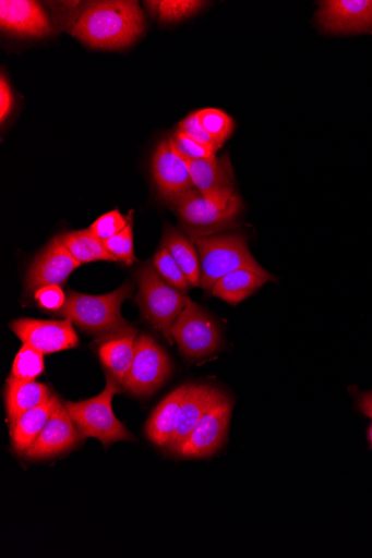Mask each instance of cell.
<instances>
[{
  "label": "cell",
  "instance_id": "cell-22",
  "mask_svg": "<svg viewBox=\"0 0 372 558\" xmlns=\"http://www.w3.org/2000/svg\"><path fill=\"white\" fill-rule=\"evenodd\" d=\"M269 281L268 278L256 272L240 269L218 280L215 286L212 287L211 294L230 304H238Z\"/></svg>",
  "mask_w": 372,
  "mask_h": 558
},
{
  "label": "cell",
  "instance_id": "cell-16",
  "mask_svg": "<svg viewBox=\"0 0 372 558\" xmlns=\"http://www.w3.org/2000/svg\"><path fill=\"white\" fill-rule=\"evenodd\" d=\"M224 396L225 393L216 387L190 385L182 405L178 427L167 449L176 454L204 414Z\"/></svg>",
  "mask_w": 372,
  "mask_h": 558
},
{
  "label": "cell",
  "instance_id": "cell-6",
  "mask_svg": "<svg viewBox=\"0 0 372 558\" xmlns=\"http://www.w3.org/2000/svg\"><path fill=\"white\" fill-rule=\"evenodd\" d=\"M136 279L140 290L135 300L143 317L172 344L171 329L183 313L189 296L170 286L148 263L137 270Z\"/></svg>",
  "mask_w": 372,
  "mask_h": 558
},
{
  "label": "cell",
  "instance_id": "cell-34",
  "mask_svg": "<svg viewBox=\"0 0 372 558\" xmlns=\"http://www.w3.org/2000/svg\"><path fill=\"white\" fill-rule=\"evenodd\" d=\"M14 108V95L9 82L2 74L0 76V121L4 123Z\"/></svg>",
  "mask_w": 372,
  "mask_h": 558
},
{
  "label": "cell",
  "instance_id": "cell-26",
  "mask_svg": "<svg viewBox=\"0 0 372 558\" xmlns=\"http://www.w3.org/2000/svg\"><path fill=\"white\" fill-rule=\"evenodd\" d=\"M44 369V353L31 344L23 343L16 354L11 376L23 380H35Z\"/></svg>",
  "mask_w": 372,
  "mask_h": 558
},
{
  "label": "cell",
  "instance_id": "cell-27",
  "mask_svg": "<svg viewBox=\"0 0 372 558\" xmlns=\"http://www.w3.org/2000/svg\"><path fill=\"white\" fill-rule=\"evenodd\" d=\"M153 266L157 274L173 288L184 293L191 288L187 276L166 247L161 246L155 253Z\"/></svg>",
  "mask_w": 372,
  "mask_h": 558
},
{
  "label": "cell",
  "instance_id": "cell-8",
  "mask_svg": "<svg viewBox=\"0 0 372 558\" xmlns=\"http://www.w3.org/2000/svg\"><path fill=\"white\" fill-rule=\"evenodd\" d=\"M172 371L166 351L154 339L141 335L135 343V356L123 389L133 396H152L168 380Z\"/></svg>",
  "mask_w": 372,
  "mask_h": 558
},
{
  "label": "cell",
  "instance_id": "cell-13",
  "mask_svg": "<svg viewBox=\"0 0 372 558\" xmlns=\"http://www.w3.org/2000/svg\"><path fill=\"white\" fill-rule=\"evenodd\" d=\"M80 266L57 236L33 262L26 277V291L35 294L41 288L61 286Z\"/></svg>",
  "mask_w": 372,
  "mask_h": 558
},
{
  "label": "cell",
  "instance_id": "cell-29",
  "mask_svg": "<svg viewBox=\"0 0 372 558\" xmlns=\"http://www.w3.org/2000/svg\"><path fill=\"white\" fill-rule=\"evenodd\" d=\"M104 246L118 260L131 266L135 262L133 242V221L117 235L103 241Z\"/></svg>",
  "mask_w": 372,
  "mask_h": 558
},
{
  "label": "cell",
  "instance_id": "cell-2",
  "mask_svg": "<svg viewBox=\"0 0 372 558\" xmlns=\"http://www.w3.org/2000/svg\"><path fill=\"white\" fill-rule=\"evenodd\" d=\"M133 290V284L127 282L118 290L103 295L71 291L64 307L56 315L70 319L83 331L100 339L118 335L133 328L121 314L122 304L132 296Z\"/></svg>",
  "mask_w": 372,
  "mask_h": 558
},
{
  "label": "cell",
  "instance_id": "cell-24",
  "mask_svg": "<svg viewBox=\"0 0 372 558\" xmlns=\"http://www.w3.org/2000/svg\"><path fill=\"white\" fill-rule=\"evenodd\" d=\"M60 239L80 265L94 262L118 263L106 250L103 241L96 238L89 229L67 232L61 234Z\"/></svg>",
  "mask_w": 372,
  "mask_h": 558
},
{
  "label": "cell",
  "instance_id": "cell-36",
  "mask_svg": "<svg viewBox=\"0 0 372 558\" xmlns=\"http://www.w3.org/2000/svg\"><path fill=\"white\" fill-rule=\"evenodd\" d=\"M368 440H369L370 446L372 448V424L370 425V427L368 429Z\"/></svg>",
  "mask_w": 372,
  "mask_h": 558
},
{
  "label": "cell",
  "instance_id": "cell-3",
  "mask_svg": "<svg viewBox=\"0 0 372 558\" xmlns=\"http://www.w3.org/2000/svg\"><path fill=\"white\" fill-rule=\"evenodd\" d=\"M190 239L195 244L200 257V287L206 292H211L212 287L223 277L240 269H248L276 281V278L253 258L247 240L241 234H215Z\"/></svg>",
  "mask_w": 372,
  "mask_h": 558
},
{
  "label": "cell",
  "instance_id": "cell-30",
  "mask_svg": "<svg viewBox=\"0 0 372 558\" xmlns=\"http://www.w3.org/2000/svg\"><path fill=\"white\" fill-rule=\"evenodd\" d=\"M133 213L129 217L119 210L111 211L98 218L89 228L91 232L100 241L108 240L123 231L132 221Z\"/></svg>",
  "mask_w": 372,
  "mask_h": 558
},
{
  "label": "cell",
  "instance_id": "cell-17",
  "mask_svg": "<svg viewBox=\"0 0 372 558\" xmlns=\"http://www.w3.org/2000/svg\"><path fill=\"white\" fill-rule=\"evenodd\" d=\"M194 187L207 198H217L233 189V170L229 156L188 161Z\"/></svg>",
  "mask_w": 372,
  "mask_h": 558
},
{
  "label": "cell",
  "instance_id": "cell-23",
  "mask_svg": "<svg viewBox=\"0 0 372 558\" xmlns=\"http://www.w3.org/2000/svg\"><path fill=\"white\" fill-rule=\"evenodd\" d=\"M195 244L191 239L169 227L166 229L163 246L166 247L187 276L191 287L201 283V263Z\"/></svg>",
  "mask_w": 372,
  "mask_h": 558
},
{
  "label": "cell",
  "instance_id": "cell-9",
  "mask_svg": "<svg viewBox=\"0 0 372 558\" xmlns=\"http://www.w3.org/2000/svg\"><path fill=\"white\" fill-rule=\"evenodd\" d=\"M232 402L225 395L204 414L176 452L183 459H207L226 442L231 421Z\"/></svg>",
  "mask_w": 372,
  "mask_h": 558
},
{
  "label": "cell",
  "instance_id": "cell-12",
  "mask_svg": "<svg viewBox=\"0 0 372 558\" xmlns=\"http://www.w3.org/2000/svg\"><path fill=\"white\" fill-rule=\"evenodd\" d=\"M13 332L44 354L57 353L79 345L80 339L70 319L45 322L22 318L11 325Z\"/></svg>",
  "mask_w": 372,
  "mask_h": 558
},
{
  "label": "cell",
  "instance_id": "cell-5",
  "mask_svg": "<svg viewBox=\"0 0 372 558\" xmlns=\"http://www.w3.org/2000/svg\"><path fill=\"white\" fill-rule=\"evenodd\" d=\"M120 387L108 374V381L99 395L79 402H65L68 412L84 438H96L104 447L118 441L135 440L112 410V401L121 391Z\"/></svg>",
  "mask_w": 372,
  "mask_h": 558
},
{
  "label": "cell",
  "instance_id": "cell-21",
  "mask_svg": "<svg viewBox=\"0 0 372 558\" xmlns=\"http://www.w3.org/2000/svg\"><path fill=\"white\" fill-rule=\"evenodd\" d=\"M48 387L35 380L10 377L7 381V413L10 427L28 411L51 397Z\"/></svg>",
  "mask_w": 372,
  "mask_h": 558
},
{
  "label": "cell",
  "instance_id": "cell-14",
  "mask_svg": "<svg viewBox=\"0 0 372 558\" xmlns=\"http://www.w3.org/2000/svg\"><path fill=\"white\" fill-rule=\"evenodd\" d=\"M316 21L332 34L372 33V0H326Z\"/></svg>",
  "mask_w": 372,
  "mask_h": 558
},
{
  "label": "cell",
  "instance_id": "cell-25",
  "mask_svg": "<svg viewBox=\"0 0 372 558\" xmlns=\"http://www.w3.org/2000/svg\"><path fill=\"white\" fill-rule=\"evenodd\" d=\"M204 2L199 0H157V2H145L148 11L165 23H173L185 20L196 14L203 7Z\"/></svg>",
  "mask_w": 372,
  "mask_h": 558
},
{
  "label": "cell",
  "instance_id": "cell-32",
  "mask_svg": "<svg viewBox=\"0 0 372 558\" xmlns=\"http://www.w3.org/2000/svg\"><path fill=\"white\" fill-rule=\"evenodd\" d=\"M199 144L218 151L221 145L212 137L202 126L197 111L182 120L177 129Z\"/></svg>",
  "mask_w": 372,
  "mask_h": 558
},
{
  "label": "cell",
  "instance_id": "cell-28",
  "mask_svg": "<svg viewBox=\"0 0 372 558\" xmlns=\"http://www.w3.org/2000/svg\"><path fill=\"white\" fill-rule=\"evenodd\" d=\"M197 114L205 131L221 146L232 135L235 122L226 112L218 109H204L197 111Z\"/></svg>",
  "mask_w": 372,
  "mask_h": 558
},
{
  "label": "cell",
  "instance_id": "cell-11",
  "mask_svg": "<svg viewBox=\"0 0 372 558\" xmlns=\"http://www.w3.org/2000/svg\"><path fill=\"white\" fill-rule=\"evenodd\" d=\"M83 439L65 404L62 403L23 456L31 461L57 458L76 447Z\"/></svg>",
  "mask_w": 372,
  "mask_h": 558
},
{
  "label": "cell",
  "instance_id": "cell-20",
  "mask_svg": "<svg viewBox=\"0 0 372 558\" xmlns=\"http://www.w3.org/2000/svg\"><path fill=\"white\" fill-rule=\"evenodd\" d=\"M61 404L60 398L52 395L47 401L23 414L10 427L12 445L19 454L23 456L34 444L48 420L58 411Z\"/></svg>",
  "mask_w": 372,
  "mask_h": 558
},
{
  "label": "cell",
  "instance_id": "cell-10",
  "mask_svg": "<svg viewBox=\"0 0 372 558\" xmlns=\"http://www.w3.org/2000/svg\"><path fill=\"white\" fill-rule=\"evenodd\" d=\"M152 171L159 194L171 203L195 189L188 162L173 148L169 137L157 145Z\"/></svg>",
  "mask_w": 372,
  "mask_h": 558
},
{
  "label": "cell",
  "instance_id": "cell-31",
  "mask_svg": "<svg viewBox=\"0 0 372 558\" xmlns=\"http://www.w3.org/2000/svg\"><path fill=\"white\" fill-rule=\"evenodd\" d=\"M169 138L173 148L187 162L216 158L217 151L215 149L199 144L179 130Z\"/></svg>",
  "mask_w": 372,
  "mask_h": 558
},
{
  "label": "cell",
  "instance_id": "cell-33",
  "mask_svg": "<svg viewBox=\"0 0 372 558\" xmlns=\"http://www.w3.org/2000/svg\"><path fill=\"white\" fill-rule=\"evenodd\" d=\"M39 308L57 314L67 302V295L60 286H49L37 290L34 294Z\"/></svg>",
  "mask_w": 372,
  "mask_h": 558
},
{
  "label": "cell",
  "instance_id": "cell-35",
  "mask_svg": "<svg viewBox=\"0 0 372 558\" xmlns=\"http://www.w3.org/2000/svg\"><path fill=\"white\" fill-rule=\"evenodd\" d=\"M357 404L360 412L372 420V391L361 393Z\"/></svg>",
  "mask_w": 372,
  "mask_h": 558
},
{
  "label": "cell",
  "instance_id": "cell-19",
  "mask_svg": "<svg viewBox=\"0 0 372 558\" xmlns=\"http://www.w3.org/2000/svg\"><path fill=\"white\" fill-rule=\"evenodd\" d=\"M136 330L134 328L101 338L98 356L106 369L122 387L132 367L135 356Z\"/></svg>",
  "mask_w": 372,
  "mask_h": 558
},
{
  "label": "cell",
  "instance_id": "cell-18",
  "mask_svg": "<svg viewBox=\"0 0 372 558\" xmlns=\"http://www.w3.org/2000/svg\"><path fill=\"white\" fill-rule=\"evenodd\" d=\"M190 385H183L169 393L153 411L145 427L151 442L168 447L179 424L182 405Z\"/></svg>",
  "mask_w": 372,
  "mask_h": 558
},
{
  "label": "cell",
  "instance_id": "cell-4",
  "mask_svg": "<svg viewBox=\"0 0 372 558\" xmlns=\"http://www.w3.org/2000/svg\"><path fill=\"white\" fill-rule=\"evenodd\" d=\"M190 235L208 236L231 228L242 210V201L235 189L217 198L204 197L196 189L173 203Z\"/></svg>",
  "mask_w": 372,
  "mask_h": 558
},
{
  "label": "cell",
  "instance_id": "cell-1",
  "mask_svg": "<svg viewBox=\"0 0 372 558\" xmlns=\"http://www.w3.org/2000/svg\"><path fill=\"white\" fill-rule=\"evenodd\" d=\"M144 15L137 2L106 0L83 9L70 31L93 48L119 49L132 45L144 32Z\"/></svg>",
  "mask_w": 372,
  "mask_h": 558
},
{
  "label": "cell",
  "instance_id": "cell-7",
  "mask_svg": "<svg viewBox=\"0 0 372 558\" xmlns=\"http://www.w3.org/2000/svg\"><path fill=\"white\" fill-rule=\"evenodd\" d=\"M171 335L184 356L192 360L208 357L221 345L218 325L190 298Z\"/></svg>",
  "mask_w": 372,
  "mask_h": 558
},
{
  "label": "cell",
  "instance_id": "cell-15",
  "mask_svg": "<svg viewBox=\"0 0 372 558\" xmlns=\"http://www.w3.org/2000/svg\"><path fill=\"white\" fill-rule=\"evenodd\" d=\"M0 26L20 37H44L51 33L49 20L38 2L33 0H2Z\"/></svg>",
  "mask_w": 372,
  "mask_h": 558
}]
</instances>
